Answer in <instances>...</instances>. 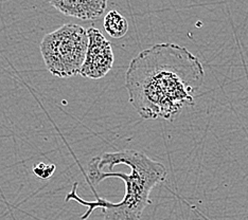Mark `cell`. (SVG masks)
Returning a JSON list of instances; mask_svg holds the SVG:
<instances>
[{
    "label": "cell",
    "mask_w": 248,
    "mask_h": 220,
    "mask_svg": "<svg viewBox=\"0 0 248 220\" xmlns=\"http://www.w3.org/2000/svg\"><path fill=\"white\" fill-rule=\"evenodd\" d=\"M204 68L188 49L156 44L131 60L125 73L128 102L143 120L174 121L194 105L204 81Z\"/></svg>",
    "instance_id": "obj_1"
},
{
    "label": "cell",
    "mask_w": 248,
    "mask_h": 220,
    "mask_svg": "<svg viewBox=\"0 0 248 220\" xmlns=\"http://www.w3.org/2000/svg\"><path fill=\"white\" fill-rule=\"evenodd\" d=\"M88 167V181L93 186H97L105 179L119 178L125 183V194L118 203H111L97 195L95 200L87 201L78 195V183H75L72 191L67 194L65 202L75 200L88 207L81 220H86L98 207L102 208L104 220H139L151 203V191L168 176L167 168L161 162L151 159L144 152L133 149L105 152L93 158Z\"/></svg>",
    "instance_id": "obj_2"
},
{
    "label": "cell",
    "mask_w": 248,
    "mask_h": 220,
    "mask_svg": "<svg viewBox=\"0 0 248 220\" xmlns=\"http://www.w3.org/2000/svg\"><path fill=\"white\" fill-rule=\"evenodd\" d=\"M87 47V30L80 25L67 24L44 36L41 53L48 71L65 78L80 74Z\"/></svg>",
    "instance_id": "obj_3"
},
{
    "label": "cell",
    "mask_w": 248,
    "mask_h": 220,
    "mask_svg": "<svg viewBox=\"0 0 248 220\" xmlns=\"http://www.w3.org/2000/svg\"><path fill=\"white\" fill-rule=\"evenodd\" d=\"M86 58L81 68L80 75L92 80H99L108 73L114 65L115 56L109 42L97 28H89Z\"/></svg>",
    "instance_id": "obj_4"
},
{
    "label": "cell",
    "mask_w": 248,
    "mask_h": 220,
    "mask_svg": "<svg viewBox=\"0 0 248 220\" xmlns=\"http://www.w3.org/2000/svg\"><path fill=\"white\" fill-rule=\"evenodd\" d=\"M49 2L64 15L81 20L99 18L107 7V0H49Z\"/></svg>",
    "instance_id": "obj_5"
},
{
    "label": "cell",
    "mask_w": 248,
    "mask_h": 220,
    "mask_svg": "<svg viewBox=\"0 0 248 220\" xmlns=\"http://www.w3.org/2000/svg\"><path fill=\"white\" fill-rule=\"evenodd\" d=\"M103 25L106 33L112 38H121L128 31L126 18L116 10H111L105 15Z\"/></svg>",
    "instance_id": "obj_6"
},
{
    "label": "cell",
    "mask_w": 248,
    "mask_h": 220,
    "mask_svg": "<svg viewBox=\"0 0 248 220\" xmlns=\"http://www.w3.org/2000/svg\"><path fill=\"white\" fill-rule=\"evenodd\" d=\"M55 172V165L54 164H47V163L41 162L33 167V174L39 179L47 180L52 177V175Z\"/></svg>",
    "instance_id": "obj_7"
},
{
    "label": "cell",
    "mask_w": 248,
    "mask_h": 220,
    "mask_svg": "<svg viewBox=\"0 0 248 220\" xmlns=\"http://www.w3.org/2000/svg\"><path fill=\"white\" fill-rule=\"evenodd\" d=\"M5 1H10V0H0V2H5Z\"/></svg>",
    "instance_id": "obj_8"
}]
</instances>
